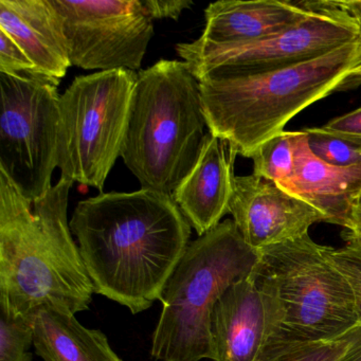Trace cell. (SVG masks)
Masks as SVG:
<instances>
[{
	"label": "cell",
	"mask_w": 361,
	"mask_h": 361,
	"mask_svg": "<svg viewBox=\"0 0 361 361\" xmlns=\"http://www.w3.org/2000/svg\"><path fill=\"white\" fill-rule=\"evenodd\" d=\"M69 226L94 291L134 314L160 299L191 235L172 196L149 189L82 200Z\"/></svg>",
	"instance_id": "obj_1"
},
{
	"label": "cell",
	"mask_w": 361,
	"mask_h": 361,
	"mask_svg": "<svg viewBox=\"0 0 361 361\" xmlns=\"http://www.w3.org/2000/svg\"><path fill=\"white\" fill-rule=\"evenodd\" d=\"M73 185L61 178L31 202L0 172V306L13 314L90 308L96 291L67 219Z\"/></svg>",
	"instance_id": "obj_2"
},
{
	"label": "cell",
	"mask_w": 361,
	"mask_h": 361,
	"mask_svg": "<svg viewBox=\"0 0 361 361\" xmlns=\"http://www.w3.org/2000/svg\"><path fill=\"white\" fill-rule=\"evenodd\" d=\"M361 37L329 54L290 66L200 80L209 132L250 158L302 111L341 90L361 85Z\"/></svg>",
	"instance_id": "obj_3"
},
{
	"label": "cell",
	"mask_w": 361,
	"mask_h": 361,
	"mask_svg": "<svg viewBox=\"0 0 361 361\" xmlns=\"http://www.w3.org/2000/svg\"><path fill=\"white\" fill-rule=\"evenodd\" d=\"M251 276L266 314L259 361L338 339L359 326L350 283L310 234L259 250Z\"/></svg>",
	"instance_id": "obj_4"
},
{
	"label": "cell",
	"mask_w": 361,
	"mask_h": 361,
	"mask_svg": "<svg viewBox=\"0 0 361 361\" xmlns=\"http://www.w3.org/2000/svg\"><path fill=\"white\" fill-rule=\"evenodd\" d=\"M209 132L200 81L185 61L137 73L121 156L142 189L173 195L200 158Z\"/></svg>",
	"instance_id": "obj_5"
},
{
	"label": "cell",
	"mask_w": 361,
	"mask_h": 361,
	"mask_svg": "<svg viewBox=\"0 0 361 361\" xmlns=\"http://www.w3.org/2000/svg\"><path fill=\"white\" fill-rule=\"evenodd\" d=\"M259 261L231 219L188 246L162 291L151 354L161 361L214 360L211 318L221 295Z\"/></svg>",
	"instance_id": "obj_6"
},
{
	"label": "cell",
	"mask_w": 361,
	"mask_h": 361,
	"mask_svg": "<svg viewBox=\"0 0 361 361\" xmlns=\"http://www.w3.org/2000/svg\"><path fill=\"white\" fill-rule=\"evenodd\" d=\"M136 82L135 71H98L75 78L61 96V178L103 191L121 156Z\"/></svg>",
	"instance_id": "obj_7"
},
{
	"label": "cell",
	"mask_w": 361,
	"mask_h": 361,
	"mask_svg": "<svg viewBox=\"0 0 361 361\" xmlns=\"http://www.w3.org/2000/svg\"><path fill=\"white\" fill-rule=\"evenodd\" d=\"M312 13L283 32L252 43L216 45L202 39L176 46L196 79L265 73L329 54L361 37V1L312 0Z\"/></svg>",
	"instance_id": "obj_8"
},
{
	"label": "cell",
	"mask_w": 361,
	"mask_h": 361,
	"mask_svg": "<svg viewBox=\"0 0 361 361\" xmlns=\"http://www.w3.org/2000/svg\"><path fill=\"white\" fill-rule=\"evenodd\" d=\"M59 83L0 73V172L35 202L49 192L58 168Z\"/></svg>",
	"instance_id": "obj_9"
},
{
	"label": "cell",
	"mask_w": 361,
	"mask_h": 361,
	"mask_svg": "<svg viewBox=\"0 0 361 361\" xmlns=\"http://www.w3.org/2000/svg\"><path fill=\"white\" fill-rule=\"evenodd\" d=\"M60 14L73 66L139 71L154 37L142 0H51Z\"/></svg>",
	"instance_id": "obj_10"
},
{
	"label": "cell",
	"mask_w": 361,
	"mask_h": 361,
	"mask_svg": "<svg viewBox=\"0 0 361 361\" xmlns=\"http://www.w3.org/2000/svg\"><path fill=\"white\" fill-rule=\"evenodd\" d=\"M229 213L245 242L257 251L303 238L314 224L326 221L305 200L255 174L234 178Z\"/></svg>",
	"instance_id": "obj_11"
},
{
	"label": "cell",
	"mask_w": 361,
	"mask_h": 361,
	"mask_svg": "<svg viewBox=\"0 0 361 361\" xmlns=\"http://www.w3.org/2000/svg\"><path fill=\"white\" fill-rule=\"evenodd\" d=\"M235 157L227 141L207 133L197 162L173 193V200L200 236L229 213Z\"/></svg>",
	"instance_id": "obj_12"
},
{
	"label": "cell",
	"mask_w": 361,
	"mask_h": 361,
	"mask_svg": "<svg viewBox=\"0 0 361 361\" xmlns=\"http://www.w3.org/2000/svg\"><path fill=\"white\" fill-rule=\"evenodd\" d=\"M0 31L20 46L46 79L60 84L73 66L62 20L51 0H0Z\"/></svg>",
	"instance_id": "obj_13"
},
{
	"label": "cell",
	"mask_w": 361,
	"mask_h": 361,
	"mask_svg": "<svg viewBox=\"0 0 361 361\" xmlns=\"http://www.w3.org/2000/svg\"><path fill=\"white\" fill-rule=\"evenodd\" d=\"M312 10V0H221L204 10L200 39L216 45L263 41L305 20Z\"/></svg>",
	"instance_id": "obj_14"
},
{
	"label": "cell",
	"mask_w": 361,
	"mask_h": 361,
	"mask_svg": "<svg viewBox=\"0 0 361 361\" xmlns=\"http://www.w3.org/2000/svg\"><path fill=\"white\" fill-rule=\"evenodd\" d=\"M214 361H259L266 340V314L251 274L232 284L211 318Z\"/></svg>",
	"instance_id": "obj_15"
},
{
	"label": "cell",
	"mask_w": 361,
	"mask_h": 361,
	"mask_svg": "<svg viewBox=\"0 0 361 361\" xmlns=\"http://www.w3.org/2000/svg\"><path fill=\"white\" fill-rule=\"evenodd\" d=\"M281 187L318 209L326 223L346 229L353 198L361 189V164L337 168L324 164L310 152L302 130L295 147V173Z\"/></svg>",
	"instance_id": "obj_16"
},
{
	"label": "cell",
	"mask_w": 361,
	"mask_h": 361,
	"mask_svg": "<svg viewBox=\"0 0 361 361\" xmlns=\"http://www.w3.org/2000/svg\"><path fill=\"white\" fill-rule=\"evenodd\" d=\"M35 345L45 361H122L99 329L83 326L75 314L54 306L33 312Z\"/></svg>",
	"instance_id": "obj_17"
},
{
	"label": "cell",
	"mask_w": 361,
	"mask_h": 361,
	"mask_svg": "<svg viewBox=\"0 0 361 361\" xmlns=\"http://www.w3.org/2000/svg\"><path fill=\"white\" fill-rule=\"evenodd\" d=\"M299 136L300 132L283 130L265 141L251 155L252 174L280 185L288 181L295 173Z\"/></svg>",
	"instance_id": "obj_18"
},
{
	"label": "cell",
	"mask_w": 361,
	"mask_h": 361,
	"mask_svg": "<svg viewBox=\"0 0 361 361\" xmlns=\"http://www.w3.org/2000/svg\"><path fill=\"white\" fill-rule=\"evenodd\" d=\"M33 317L16 314L0 306V361H32Z\"/></svg>",
	"instance_id": "obj_19"
},
{
	"label": "cell",
	"mask_w": 361,
	"mask_h": 361,
	"mask_svg": "<svg viewBox=\"0 0 361 361\" xmlns=\"http://www.w3.org/2000/svg\"><path fill=\"white\" fill-rule=\"evenodd\" d=\"M307 145L314 157L337 168L361 164V142L331 134L322 128H305Z\"/></svg>",
	"instance_id": "obj_20"
},
{
	"label": "cell",
	"mask_w": 361,
	"mask_h": 361,
	"mask_svg": "<svg viewBox=\"0 0 361 361\" xmlns=\"http://www.w3.org/2000/svg\"><path fill=\"white\" fill-rule=\"evenodd\" d=\"M358 329L359 326L343 337L331 341L308 344L295 348L269 361H340L352 348L358 335Z\"/></svg>",
	"instance_id": "obj_21"
},
{
	"label": "cell",
	"mask_w": 361,
	"mask_h": 361,
	"mask_svg": "<svg viewBox=\"0 0 361 361\" xmlns=\"http://www.w3.org/2000/svg\"><path fill=\"white\" fill-rule=\"evenodd\" d=\"M325 255L350 283L361 326V245L346 242L341 248L325 247Z\"/></svg>",
	"instance_id": "obj_22"
},
{
	"label": "cell",
	"mask_w": 361,
	"mask_h": 361,
	"mask_svg": "<svg viewBox=\"0 0 361 361\" xmlns=\"http://www.w3.org/2000/svg\"><path fill=\"white\" fill-rule=\"evenodd\" d=\"M0 73L44 78L20 46L3 31H0Z\"/></svg>",
	"instance_id": "obj_23"
},
{
	"label": "cell",
	"mask_w": 361,
	"mask_h": 361,
	"mask_svg": "<svg viewBox=\"0 0 361 361\" xmlns=\"http://www.w3.org/2000/svg\"><path fill=\"white\" fill-rule=\"evenodd\" d=\"M323 130L361 142V107L327 122Z\"/></svg>",
	"instance_id": "obj_24"
},
{
	"label": "cell",
	"mask_w": 361,
	"mask_h": 361,
	"mask_svg": "<svg viewBox=\"0 0 361 361\" xmlns=\"http://www.w3.org/2000/svg\"><path fill=\"white\" fill-rule=\"evenodd\" d=\"M142 4L153 20H174L194 5L192 0H142Z\"/></svg>",
	"instance_id": "obj_25"
},
{
	"label": "cell",
	"mask_w": 361,
	"mask_h": 361,
	"mask_svg": "<svg viewBox=\"0 0 361 361\" xmlns=\"http://www.w3.org/2000/svg\"><path fill=\"white\" fill-rule=\"evenodd\" d=\"M343 236L345 242L357 243L361 245V189L353 198L348 225Z\"/></svg>",
	"instance_id": "obj_26"
},
{
	"label": "cell",
	"mask_w": 361,
	"mask_h": 361,
	"mask_svg": "<svg viewBox=\"0 0 361 361\" xmlns=\"http://www.w3.org/2000/svg\"><path fill=\"white\" fill-rule=\"evenodd\" d=\"M340 361H361V326L359 325L358 335L348 354Z\"/></svg>",
	"instance_id": "obj_27"
},
{
	"label": "cell",
	"mask_w": 361,
	"mask_h": 361,
	"mask_svg": "<svg viewBox=\"0 0 361 361\" xmlns=\"http://www.w3.org/2000/svg\"><path fill=\"white\" fill-rule=\"evenodd\" d=\"M356 77L361 81V71H359L358 73H356Z\"/></svg>",
	"instance_id": "obj_28"
}]
</instances>
